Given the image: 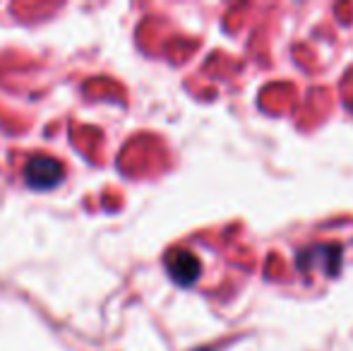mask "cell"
Returning a JSON list of instances; mask_svg holds the SVG:
<instances>
[{"label":"cell","instance_id":"1","mask_svg":"<svg viewBox=\"0 0 353 351\" xmlns=\"http://www.w3.org/2000/svg\"><path fill=\"white\" fill-rule=\"evenodd\" d=\"M63 176H65V171H63L61 161L46 154L32 157L24 166V181L34 190H51L63 181Z\"/></svg>","mask_w":353,"mask_h":351},{"label":"cell","instance_id":"2","mask_svg":"<svg viewBox=\"0 0 353 351\" xmlns=\"http://www.w3.org/2000/svg\"><path fill=\"white\" fill-rule=\"evenodd\" d=\"M325 260V265H322V272L325 274H336L341 267V248L339 245H312V248L303 250L301 255H298V270L301 272H307L312 267V270H317V265Z\"/></svg>","mask_w":353,"mask_h":351},{"label":"cell","instance_id":"3","mask_svg":"<svg viewBox=\"0 0 353 351\" xmlns=\"http://www.w3.org/2000/svg\"><path fill=\"white\" fill-rule=\"evenodd\" d=\"M166 270L176 284L190 286L200 277V260L190 250H173L166 258Z\"/></svg>","mask_w":353,"mask_h":351}]
</instances>
